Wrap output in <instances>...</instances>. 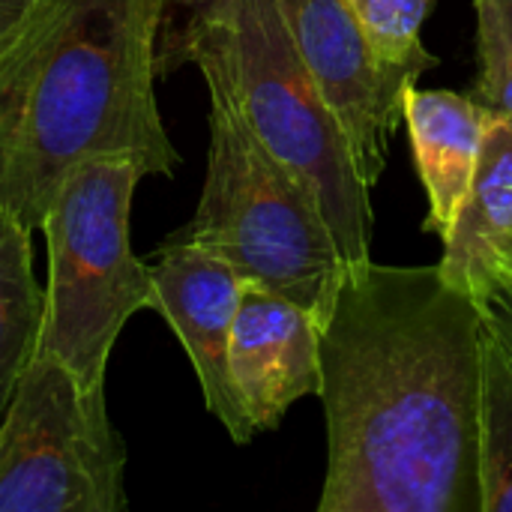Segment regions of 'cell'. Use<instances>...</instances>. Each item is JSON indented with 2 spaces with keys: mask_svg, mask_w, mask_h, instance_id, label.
Returning <instances> with one entry per match:
<instances>
[{
  "mask_svg": "<svg viewBox=\"0 0 512 512\" xmlns=\"http://www.w3.org/2000/svg\"><path fill=\"white\" fill-rule=\"evenodd\" d=\"M486 321L438 264L345 267L321 324L318 512H480Z\"/></svg>",
  "mask_w": 512,
  "mask_h": 512,
  "instance_id": "obj_1",
  "label": "cell"
},
{
  "mask_svg": "<svg viewBox=\"0 0 512 512\" xmlns=\"http://www.w3.org/2000/svg\"><path fill=\"white\" fill-rule=\"evenodd\" d=\"M156 0H36L0 42V207L24 228L72 165L126 156L180 165L156 102Z\"/></svg>",
  "mask_w": 512,
  "mask_h": 512,
  "instance_id": "obj_2",
  "label": "cell"
},
{
  "mask_svg": "<svg viewBox=\"0 0 512 512\" xmlns=\"http://www.w3.org/2000/svg\"><path fill=\"white\" fill-rule=\"evenodd\" d=\"M189 63L225 84L252 135L309 192L342 261H369L372 186L300 60L279 0H219L192 36Z\"/></svg>",
  "mask_w": 512,
  "mask_h": 512,
  "instance_id": "obj_3",
  "label": "cell"
},
{
  "mask_svg": "<svg viewBox=\"0 0 512 512\" xmlns=\"http://www.w3.org/2000/svg\"><path fill=\"white\" fill-rule=\"evenodd\" d=\"M201 78L210 96L207 174L195 216L171 237L222 255L246 282L324 324L348 264L309 192L252 135L225 84L210 72Z\"/></svg>",
  "mask_w": 512,
  "mask_h": 512,
  "instance_id": "obj_4",
  "label": "cell"
},
{
  "mask_svg": "<svg viewBox=\"0 0 512 512\" xmlns=\"http://www.w3.org/2000/svg\"><path fill=\"white\" fill-rule=\"evenodd\" d=\"M147 174L126 156L81 159L60 180L39 231L48 249L39 351L105 390L108 357L132 315L153 309L150 264L132 252L129 219Z\"/></svg>",
  "mask_w": 512,
  "mask_h": 512,
  "instance_id": "obj_5",
  "label": "cell"
},
{
  "mask_svg": "<svg viewBox=\"0 0 512 512\" xmlns=\"http://www.w3.org/2000/svg\"><path fill=\"white\" fill-rule=\"evenodd\" d=\"M123 468L105 390L36 351L0 417V512H123Z\"/></svg>",
  "mask_w": 512,
  "mask_h": 512,
  "instance_id": "obj_6",
  "label": "cell"
},
{
  "mask_svg": "<svg viewBox=\"0 0 512 512\" xmlns=\"http://www.w3.org/2000/svg\"><path fill=\"white\" fill-rule=\"evenodd\" d=\"M279 9L300 60L345 129L363 180L375 189L402 123L405 90L423 72L381 60L348 0H279Z\"/></svg>",
  "mask_w": 512,
  "mask_h": 512,
  "instance_id": "obj_7",
  "label": "cell"
},
{
  "mask_svg": "<svg viewBox=\"0 0 512 512\" xmlns=\"http://www.w3.org/2000/svg\"><path fill=\"white\" fill-rule=\"evenodd\" d=\"M150 279L153 312H159L180 339L207 411L222 423L234 444L255 441L258 432L240 402L228 363L246 279L222 255L180 237H168L156 249Z\"/></svg>",
  "mask_w": 512,
  "mask_h": 512,
  "instance_id": "obj_8",
  "label": "cell"
},
{
  "mask_svg": "<svg viewBox=\"0 0 512 512\" xmlns=\"http://www.w3.org/2000/svg\"><path fill=\"white\" fill-rule=\"evenodd\" d=\"M321 321L300 303L246 282L231 330V378L255 432H273L306 396H318Z\"/></svg>",
  "mask_w": 512,
  "mask_h": 512,
  "instance_id": "obj_9",
  "label": "cell"
},
{
  "mask_svg": "<svg viewBox=\"0 0 512 512\" xmlns=\"http://www.w3.org/2000/svg\"><path fill=\"white\" fill-rule=\"evenodd\" d=\"M402 123L429 201L423 231L444 240L474 183L492 114L474 93L420 90L411 84L402 102Z\"/></svg>",
  "mask_w": 512,
  "mask_h": 512,
  "instance_id": "obj_10",
  "label": "cell"
},
{
  "mask_svg": "<svg viewBox=\"0 0 512 512\" xmlns=\"http://www.w3.org/2000/svg\"><path fill=\"white\" fill-rule=\"evenodd\" d=\"M438 270L477 306L512 282V126L492 117L468 198L441 240Z\"/></svg>",
  "mask_w": 512,
  "mask_h": 512,
  "instance_id": "obj_11",
  "label": "cell"
},
{
  "mask_svg": "<svg viewBox=\"0 0 512 512\" xmlns=\"http://www.w3.org/2000/svg\"><path fill=\"white\" fill-rule=\"evenodd\" d=\"M33 231L0 207V417L39 351L45 288L33 276Z\"/></svg>",
  "mask_w": 512,
  "mask_h": 512,
  "instance_id": "obj_12",
  "label": "cell"
},
{
  "mask_svg": "<svg viewBox=\"0 0 512 512\" xmlns=\"http://www.w3.org/2000/svg\"><path fill=\"white\" fill-rule=\"evenodd\" d=\"M480 512H512V360L489 330L480 390Z\"/></svg>",
  "mask_w": 512,
  "mask_h": 512,
  "instance_id": "obj_13",
  "label": "cell"
},
{
  "mask_svg": "<svg viewBox=\"0 0 512 512\" xmlns=\"http://www.w3.org/2000/svg\"><path fill=\"white\" fill-rule=\"evenodd\" d=\"M348 6L381 60L420 69L423 75L438 69L441 60L423 42V24L435 0H348Z\"/></svg>",
  "mask_w": 512,
  "mask_h": 512,
  "instance_id": "obj_14",
  "label": "cell"
},
{
  "mask_svg": "<svg viewBox=\"0 0 512 512\" xmlns=\"http://www.w3.org/2000/svg\"><path fill=\"white\" fill-rule=\"evenodd\" d=\"M477 84L474 96L512 126V0H474Z\"/></svg>",
  "mask_w": 512,
  "mask_h": 512,
  "instance_id": "obj_15",
  "label": "cell"
},
{
  "mask_svg": "<svg viewBox=\"0 0 512 512\" xmlns=\"http://www.w3.org/2000/svg\"><path fill=\"white\" fill-rule=\"evenodd\" d=\"M219 0H156L159 33H156V69L159 78L189 66V45L198 24Z\"/></svg>",
  "mask_w": 512,
  "mask_h": 512,
  "instance_id": "obj_16",
  "label": "cell"
},
{
  "mask_svg": "<svg viewBox=\"0 0 512 512\" xmlns=\"http://www.w3.org/2000/svg\"><path fill=\"white\" fill-rule=\"evenodd\" d=\"M486 330L495 336V342L507 351L512 360V285H498L483 303H480Z\"/></svg>",
  "mask_w": 512,
  "mask_h": 512,
  "instance_id": "obj_17",
  "label": "cell"
},
{
  "mask_svg": "<svg viewBox=\"0 0 512 512\" xmlns=\"http://www.w3.org/2000/svg\"><path fill=\"white\" fill-rule=\"evenodd\" d=\"M36 0H0V42L15 30V24L30 12Z\"/></svg>",
  "mask_w": 512,
  "mask_h": 512,
  "instance_id": "obj_18",
  "label": "cell"
},
{
  "mask_svg": "<svg viewBox=\"0 0 512 512\" xmlns=\"http://www.w3.org/2000/svg\"><path fill=\"white\" fill-rule=\"evenodd\" d=\"M510 285H512V282H510Z\"/></svg>",
  "mask_w": 512,
  "mask_h": 512,
  "instance_id": "obj_19",
  "label": "cell"
}]
</instances>
